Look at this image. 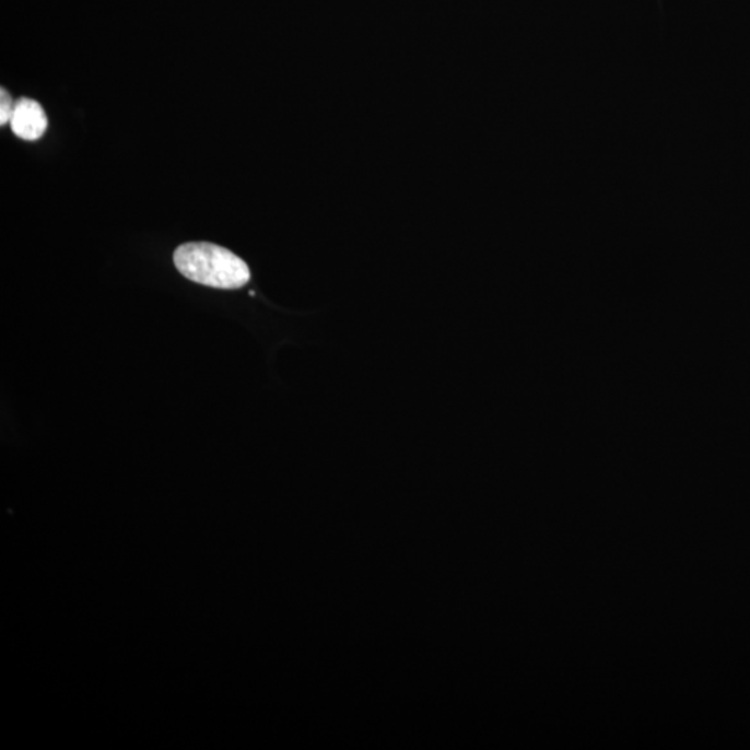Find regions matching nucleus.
<instances>
[{
	"label": "nucleus",
	"instance_id": "nucleus-3",
	"mask_svg": "<svg viewBox=\"0 0 750 750\" xmlns=\"http://www.w3.org/2000/svg\"><path fill=\"white\" fill-rule=\"evenodd\" d=\"M14 104L12 96L4 89L0 91V125L4 126L10 122V118L13 116Z\"/></svg>",
	"mask_w": 750,
	"mask_h": 750
},
{
	"label": "nucleus",
	"instance_id": "nucleus-1",
	"mask_svg": "<svg viewBox=\"0 0 750 750\" xmlns=\"http://www.w3.org/2000/svg\"><path fill=\"white\" fill-rule=\"evenodd\" d=\"M185 279L219 290H238L250 281L248 265L233 251L209 243H189L174 251Z\"/></svg>",
	"mask_w": 750,
	"mask_h": 750
},
{
	"label": "nucleus",
	"instance_id": "nucleus-2",
	"mask_svg": "<svg viewBox=\"0 0 750 750\" xmlns=\"http://www.w3.org/2000/svg\"><path fill=\"white\" fill-rule=\"evenodd\" d=\"M10 126L20 140L37 141L48 128V117L38 102L22 97L14 104Z\"/></svg>",
	"mask_w": 750,
	"mask_h": 750
}]
</instances>
